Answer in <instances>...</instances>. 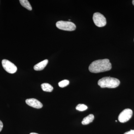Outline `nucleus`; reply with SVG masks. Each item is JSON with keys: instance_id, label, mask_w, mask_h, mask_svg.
<instances>
[{"instance_id": "6", "label": "nucleus", "mask_w": 134, "mask_h": 134, "mask_svg": "<svg viewBox=\"0 0 134 134\" xmlns=\"http://www.w3.org/2000/svg\"><path fill=\"white\" fill-rule=\"evenodd\" d=\"M4 69L9 74H14L17 70L16 66L8 60L3 59L2 62Z\"/></svg>"}, {"instance_id": "14", "label": "nucleus", "mask_w": 134, "mask_h": 134, "mask_svg": "<svg viewBox=\"0 0 134 134\" xmlns=\"http://www.w3.org/2000/svg\"><path fill=\"white\" fill-rule=\"evenodd\" d=\"M124 134H134V130H130V131L126 132Z\"/></svg>"}, {"instance_id": "8", "label": "nucleus", "mask_w": 134, "mask_h": 134, "mask_svg": "<svg viewBox=\"0 0 134 134\" xmlns=\"http://www.w3.org/2000/svg\"><path fill=\"white\" fill-rule=\"evenodd\" d=\"M48 63V60H44L43 61H41V62L35 65L34 67V69L36 71H40V70H43L45 68Z\"/></svg>"}, {"instance_id": "4", "label": "nucleus", "mask_w": 134, "mask_h": 134, "mask_svg": "<svg viewBox=\"0 0 134 134\" xmlns=\"http://www.w3.org/2000/svg\"><path fill=\"white\" fill-rule=\"evenodd\" d=\"M93 20L94 24L98 27H103L105 26L107 24L105 18L99 12H96L93 14Z\"/></svg>"}, {"instance_id": "13", "label": "nucleus", "mask_w": 134, "mask_h": 134, "mask_svg": "<svg viewBox=\"0 0 134 134\" xmlns=\"http://www.w3.org/2000/svg\"><path fill=\"white\" fill-rule=\"evenodd\" d=\"M69 83V81L68 80H64L59 83V86L61 88H64L68 86Z\"/></svg>"}, {"instance_id": "11", "label": "nucleus", "mask_w": 134, "mask_h": 134, "mask_svg": "<svg viewBox=\"0 0 134 134\" xmlns=\"http://www.w3.org/2000/svg\"><path fill=\"white\" fill-rule=\"evenodd\" d=\"M19 2L22 6L29 10H31L32 8L29 1L27 0H20Z\"/></svg>"}, {"instance_id": "18", "label": "nucleus", "mask_w": 134, "mask_h": 134, "mask_svg": "<svg viewBox=\"0 0 134 134\" xmlns=\"http://www.w3.org/2000/svg\"><path fill=\"white\" fill-rule=\"evenodd\" d=\"M115 122H117V120H115Z\"/></svg>"}, {"instance_id": "7", "label": "nucleus", "mask_w": 134, "mask_h": 134, "mask_svg": "<svg viewBox=\"0 0 134 134\" xmlns=\"http://www.w3.org/2000/svg\"><path fill=\"white\" fill-rule=\"evenodd\" d=\"M25 102L27 105L33 108L40 109L43 107L42 103L36 99H26Z\"/></svg>"}, {"instance_id": "15", "label": "nucleus", "mask_w": 134, "mask_h": 134, "mask_svg": "<svg viewBox=\"0 0 134 134\" xmlns=\"http://www.w3.org/2000/svg\"><path fill=\"white\" fill-rule=\"evenodd\" d=\"M3 127V124L2 122L0 120V132L2 130Z\"/></svg>"}, {"instance_id": "17", "label": "nucleus", "mask_w": 134, "mask_h": 134, "mask_svg": "<svg viewBox=\"0 0 134 134\" xmlns=\"http://www.w3.org/2000/svg\"><path fill=\"white\" fill-rule=\"evenodd\" d=\"M132 3H133V5L134 6V0H133V1H132Z\"/></svg>"}, {"instance_id": "2", "label": "nucleus", "mask_w": 134, "mask_h": 134, "mask_svg": "<svg viewBox=\"0 0 134 134\" xmlns=\"http://www.w3.org/2000/svg\"><path fill=\"white\" fill-rule=\"evenodd\" d=\"M98 85L101 88H114L119 85L120 81L119 79L110 77H105L99 80Z\"/></svg>"}, {"instance_id": "9", "label": "nucleus", "mask_w": 134, "mask_h": 134, "mask_svg": "<svg viewBox=\"0 0 134 134\" xmlns=\"http://www.w3.org/2000/svg\"><path fill=\"white\" fill-rule=\"evenodd\" d=\"M94 115L92 114H89L88 115L85 117L82 121L83 125H87L92 122L94 120Z\"/></svg>"}, {"instance_id": "1", "label": "nucleus", "mask_w": 134, "mask_h": 134, "mask_svg": "<svg viewBox=\"0 0 134 134\" xmlns=\"http://www.w3.org/2000/svg\"><path fill=\"white\" fill-rule=\"evenodd\" d=\"M111 68L110 60L105 59L93 62L89 66V70L92 73H98L109 71Z\"/></svg>"}, {"instance_id": "5", "label": "nucleus", "mask_w": 134, "mask_h": 134, "mask_svg": "<svg viewBox=\"0 0 134 134\" xmlns=\"http://www.w3.org/2000/svg\"><path fill=\"white\" fill-rule=\"evenodd\" d=\"M133 115V111L129 108L125 109L120 113L118 120L120 122L124 123L128 121Z\"/></svg>"}, {"instance_id": "3", "label": "nucleus", "mask_w": 134, "mask_h": 134, "mask_svg": "<svg viewBox=\"0 0 134 134\" xmlns=\"http://www.w3.org/2000/svg\"><path fill=\"white\" fill-rule=\"evenodd\" d=\"M56 26L60 30L67 31H73L76 29L75 25L74 23L70 21H59L56 23Z\"/></svg>"}, {"instance_id": "12", "label": "nucleus", "mask_w": 134, "mask_h": 134, "mask_svg": "<svg viewBox=\"0 0 134 134\" xmlns=\"http://www.w3.org/2000/svg\"><path fill=\"white\" fill-rule=\"evenodd\" d=\"M88 108L87 106L83 104H79L78 105H77L76 109L77 110L81 111H85L87 110Z\"/></svg>"}, {"instance_id": "10", "label": "nucleus", "mask_w": 134, "mask_h": 134, "mask_svg": "<svg viewBox=\"0 0 134 134\" xmlns=\"http://www.w3.org/2000/svg\"><path fill=\"white\" fill-rule=\"evenodd\" d=\"M41 88L43 91L51 92L53 91V88L51 85L48 83H44L41 85Z\"/></svg>"}, {"instance_id": "16", "label": "nucleus", "mask_w": 134, "mask_h": 134, "mask_svg": "<svg viewBox=\"0 0 134 134\" xmlns=\"http://www.w3.org/2000/svg\"><path fill=\"white\" fill-rule=\"evenodd\" d=\"M30 134H38V133H31Z\"/></svg>"}]
</instances>
